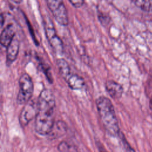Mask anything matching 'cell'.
Masks as SVG:
<instances>
[{"label":"cell","mask_w":152,"mask_h":152,"mask_svg":"<svg viewBox=\"0 0 152 152\" xmlns=\"http://www.w3.org/2000/svg\"><path fill=\"white\" fill-rule=\"evenodd\" d=\"M37 107L35 130L41 135H49L55 124L56 107L55 96L50 90H42L37 101Z\"/></svg>","instance_id":"6da1fadb"},{"label":"cell","mask_w":152,"mask_h":152,"mask_svg":"<svg viewBox=\"0 0 152 152\" xmlns=\"http://www.w3.org/2000/svg\"><path fill=\"white\" fill-rule=\"evenodd\" d=\"M96 104L100 121L106 132L112 137L118 136L120 133L118 121L110 100L102 96L97 99Z\"/></svg>","instance_id":"7a4b0ae2"},{"label":"cell","mask_w":152,"mask_h":152,"mask_svg":"<svg viewBox=\"0 0 152 152\" xmlns=\"http://www.w3.org/2000/svg\"><path fill=\"white\" fill-rule=\"evenodd\" d=\"M19 90L17 102L19 104H25L30 100L33 93V83L31 78L26 73L23 74L18 80Z\"/></svg>","instance_id":"3957f363"},{"label":"cell","mask_w":152,"mask_h":152,"mask_svg":"<svg viewBox=\"0 0 152 152\" xmlns=\"http://www.w3.org/2000/svg\"><path fill=\"white\" fill-rule=\"evenodd\" d=\"M44 28L46 37L53 51L58 55H62L64 53L63 43L57 35L53 23L49 18L44 20Z\"/></svg>","instance_id":"277c9868"},{"label":"cell","mask_w":152,"mask_h":152,"mask_svg":"<svg viewBox=\"0 0 152 152\" xmlns=\"http://www.w3.org/2000/svg\"><path fill=\"white\" fill-rule=\"evenodd\" d=\"M45 1L55 20L61 26H67L68 24V17L63 0Z\"/></svg>","instance_id":"5b68a950"},{"label":"cell","mask_w":152,"mask_h":152,"mask_svg":"<svg viewBox=\"0 0 152 152\" xmlns=\"http://www.w3.org/2000/svg\"><path fill=\"white\" fill-rule=\"evenodd\" d=\"M37 110V102L30 100L24 104L19 116V122L21 126H26L33 118H36Z\"/></svg>","instance_id":"8992f818"},{"label":"cell","mask_w":152,"mask_h":152,"mask_svg":"<svg viewBox=\"0 0 152 152\" xmlns=\"http://www.w3.org/2000/svg\"><path fill=\"white\" fill-rule=\"evenodd\" d=\"M19 52V41L15 36L13 40L7 47L6 64L10 66L17 58Z\"/></svg>","instance_id":"52a82bcc"},{"label":"cell","mask_w":152,"mask_h":152,"mask_svg":"<svg viewBox=\"0 0 152 152\" xmlns=\"http://www.w3.org/2000/svg\"><path fill=\"white\" fill-rule=\"evenodd\" d=\"M105 87L109 96L113 99H120L124 92L122 86L112 80H108L106 81Z\"/></svg>","instance_id":"ba28073f"},{"label":"cell","mask_w":152,"mask_h":152,"mask_svg":"<svg viewBox=\"0 0 152 152\" xmlns=\"http://www.w3.org/2000/svg\"><path fill=\"white\" fill-rule=\"evenodd\" d=\"M15 27L12 24H10L5 26L1 34V45L7 48L15 37Z\"/></svg>","instance_id":"9c48e42d"},{"label":"cell","mask_w":152,"mask_h":152,"mask_svg":"<svg viewBox=\"0 0 152 152\" xmlns=\"http://www.w3.org/2000/svg\"><path fill=\"white\" fill-rule=\"evenodd\" d=\"M67 130V126L65 122L62 121H58L54 124L49 135L52 138H58L64 135Z\"/></svg>","instance_id":"30bf717a"},{"label":"cell","mask_w":152,"mask_h":152,"mask_svg":"<svg viewBox=\"0 0 152 152\" xmlns=\"http://www.w3.org/2000/svg\"><path fill=\"white\" fill-rule=\"evenodd\" d=\"M70 88L72 90H81L85 86L84 80L77 74H72L65 81Z\"/></svg>","instance_id":"8fae6325"},{"label":"cell","mask_w":152,"mask_h":152,"mask_svg":"<svg viewBox=\"0 0 152 152\" xmlns=\"http://www.w3.org/2000/svg\"><path fill=\"white\" fill-rule=\"evenodd\" d=\"M56 65L60 75L63 78V79L66 81L72 74L69 65H68V62L63 58L58 59L56 61Z\"/></svg>","instance_id":"7c38bea8"},{"label":"cell","mask_w":152,"mask_h":152,"mask_svg":"<svg viewBox=\"0 0 152 152\" xmlns=\"http://www.w3.org/2000/svg\"><path fill=\"white\" fill-rule=\"evenodd\" d=\"M135 4L144 11H150L152 10V0H135Z\"/></svg>","instance_id":"4fadbf2b"},{"label":"cell","mask_w":152,"mask_h":152,"mask_svg":"<svg viewBox=\"0 0 152 152\" xmlns=\"http://www.w3.org/2000/svg\"><path fill=\"white\" fill-rule=\"evenodd\" d=\"M119 137L120 138L122 146L124 152H135L134 150L130 146L129 143L127 142L124 135L121 132L119 134Z\"/></svg>","instance_id":"5bb4252c"},{"label":"cell","mask_w":152,"mask_h":152,"mask_svg":"<svg viewBox=\"0 0 152 152\" xmlns=\"http://www.w3.org/2000/svg\"><path fill=\"white\" fill-rule=\"evenodd\" d=\"M70 3L76 8L81 7L84 4V0H69Z\"/></svg>","instance_id":"9a60e30c"},{"label":"cell","mask_w":152,"mask_h":152,"mask_svg":"<svg viewBox=\"0 0 152 152\" xmlns=\"http://www.w3.org/2000/svg\"><path fill=\"white\" fill-rule=\"evenodd\" d=\"M10 1L15 4H19L22 2V0H10Z\"/></svg>","instance_id":"2e32d148"},{"label":"cell","mask_w":152,"mask_h":152,"mask_svg":"<svg viewBox=\"0 0 152 152\" xmlns=\"http://www.w3.org/2000/svg\"><path fill=\"white\" fill-rule=\"evenodd\" d=\"M150 104L152 105V96H151V99H150Z\"/></svg>","instance_id":"e0dca14e"}]
</instances>
